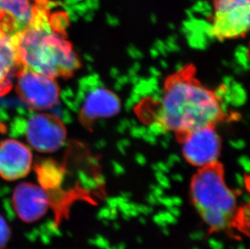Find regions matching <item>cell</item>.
I'll use <instances>...</instances> for the list:
<instances>
[{"label":"cell","mask_w":250,"mask_h":249,"mask_svg":"<svg viewBox=\"0 0 250 249\" xmlns=\"http://www.w3.org/2000/svg\"><path fill=\"white\" fill-rule=\"evenodd\" d=\"M160 101L156 121L179 133L211 125L222 113L215 94L187 76L170 79Z\"/></svg>","instance_id":"6da1fadb"},{"label":"cell","mask_w":250,"mask_h":249,"mask_svg":"<svg viewBox=\"0 0 250 249\" xmlns=\"http://www.w3.org/2000/svg\"><path fill=\"white\" fill-rule=\"evenodd\" d=\"M20 61L37 73L48 77H68L80 66L71 44L49 23L32 26L12 39Z\"/></svg>","instance_id":"7a4b0ae2"},{"label":"cell","mask_w":250,"mask_h":249,"mask_svg":"<svg viewBox=\"0 0 250 249\" xmlns=\"http://www.w3.org/2000/svg\"><path fill=\"white\" fill-rule=\"evenodd\" d=\"M191 196L203 221L213 230H224L236 211V198L227 186L220 168L203 167L194 176Z\"/></svg>","instance_id":"3957f363"},{"label":"cell","mask_w":250,"mask_h":249,"mask_svg":"<svg viewBox=\"0 0 250 249\" xmlns=\"http://www.w3.org/2000/svg\"><path fill=\"white\" fill-rule=\"evenodd\" d=\"M16 78L17 93L28 107L43 110L59 104L60 88L55 79L37 73L23 66Z\"/></svg>","instance_id":"277c9868"},{"label":"cell","mask_w":250,"mask_h":249,"mask_svg":"<svg viewBox=\"0 0 250 249\" xmlns=\"http://www.w3.org/2000/svg\"><path fill=\"white\" fill-rule=\"evenodd\" d=\"M250 0H214L213 34L219 38H235L250 27Z\"/></svg>","instance_id":"5b68a950"},{"label":"cell","mask_w":250,"mask_h":249,"mask_svg":"<svg viewBox=\"0 0 250 249\" xmlns=\"http://www.w3.org/2000/svg\"><path fill=\"white\" fill-rule=\"evenodd\" d=\"M182 153L186 160L196 167L214 166L220 154V136L211 125L198 127L185 133Z\"/></svg>","instance_id":"8992f818"},{"label":"cell","mask_w":250,"mask_h":249,"mask_svg":"<svg viewBox=\"0 0 250 249\" xmlns=\"http://www.w3.org/2000/svg\"><path fill=\"white\" fill-rule=\"evenodd\" d=\"M28 144L41 152H54L65 144L66 128L61 119L50 113H38L28 119L25 128Z\"/></svg>","instance_id":"52a82bcc"},{"label":"cell","mask_w":250,"mask_h":249,"mask_svg":"<svg viewBox=\"0 0 250 249\" xmlns=\"http://www.w3.org/2000/svg\"><path fill=\"white\" fill-rule=\"evenodd\" d=\"M12 207L21 221L33 224L42 219L50 207L49 193L40 186L24 182L12 193Z\"/></svg>","instance_id":"ba28073f"},{"label":"cell","mask_w":250,"mask_h":249,"mask_svg":"<svg viewBox=\"0 0 250 249\" xmlns=\"http://www.w3.org/2000/svg\"><path fill=\"white\" fill-rule=\"evenodd\" d=\"M81 115L85 123L112 118L120 111V101L117 95L102 85L87 91L81 90Z\"/></svg>","instance_id":"9c48e42d"},{"label":"cell","mask_w":250,"mask_h":249,"mask_svg":"<svg viewBox=\"0 0 250 249\" xmlns=\"http://www.w3.org/2000/svg\"><path fill=\"white\" fill-rule=\"evenodd\" d=\"M33 155L26 145L15 139L0 143V176L5 181L24 178L30 172Z\"/></svg>","instance_id":"30bf717a"},{"label":"cell","mask_w":250,"mask_h":249,"mask_svg":"<svg viewBox=\"0 0 250 249\" xmlns=\"http://www.w3.org/2000/svg\"><path fill=\"white\" fill-rule=\"evenodd\" d=\"M21 66L13 41L0 35V97L11 91L14 79Z\"/></svg>","instance_id":"8fae6325"},{"label":"cell","mask_w":250,"mask_h":249,"mask_svg":"<svg viewBox=\"0 0 250 249\" xmlns=\"http://www.w3.org/2000/svg\"><path fill=\"white\" fill-rule=\"evenodd\" d=\"M35 171L41 187L45 190L56 189L63 181L64 171L51 160H42L35 165Z\"/></svg>","instance_id":"7c38bea8"},{"label":"cell","mask_w":250,"mask_h":249,"mask_svg":"<svg viewBox=\"0 0 250 249\" xmlns=\"http://www.w3.org/2000/svg\"><path fill=\"white\" fill-rule=\"evenodd\" d=\"M11 237L9 226L5 221L4 218L0 215V249H4Z\"/></svg>","instance_id":"4fadbf2b"},{"label":"cell","mask_w":250,"mask_h":249,"mask_svg":"<svg viewBox=\"0 0 250 249\" xmlns=\"http://www.w3.org/2000/svg\"><path fill=\"white\" fill-rule=\"evenodd\" d=\"M166 129H166L162 123H160L159 121H156L155 123H152L150 125L147 132H148L149 134H152V135L156 137L159 135V134H162L163 133H165Z\"/></svg>","instance_id":"5bb4252c"},{"label":"cell","mask_w":250,"mask_h":249,"mask_svg":"<svg viewBox=\"0 0 250 249\" xmlns=\"http://www.w3.org/2000/svg\"><path fill=\"white\" fill-rule=\"evenodd\" d=\"M244 49L238 50L236 53V58H237L239 63L241 64V66L248 67V58L246 56V52H244Z\"/></svg>","instance_id":"9a60e30c"},{"label":"cell","mask_w":250,"mask_h":249,"mask_svg":"<svg viewBox=\"0 0 250 249\" xmlns=\"http://www.w3.org/2000/svg\"><path fill=\"white\" fill-rule=\"evenodd\" d=\"M147 129H145L144 127H135L132 128L131 134L133 136L137 137V138H143L144 134H146Z\"/></svg>","instance_id":"2e32d148"},{"label":"cell","mask_w":250,"mask_h":249,"mask_svg":"<svg viewBox=\"0 0 250 249\" xmlns=\"http://www.w3.org/2000/svg\"><path fill=\"white\" fill-rule=\"evenodd\" d=\"M240 165L243 167L244 169L248 172L249 169H250V161H249L248 158L244 156V157L240 159Z\"/></svg>","instance_id":"e0dca14e"}]
</instances>
